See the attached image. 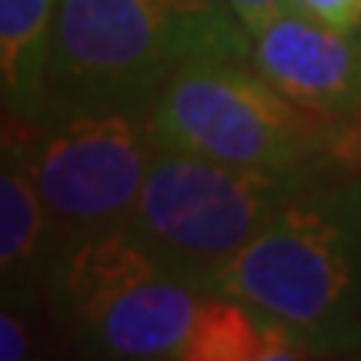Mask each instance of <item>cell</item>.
I'll return each mask as SVG.
<instances>
[{"mask_svg":"<svg viewBox=\"0 0 361 361\" xmlns=\"http://www.w3.org/2000/svg\"><path fill=\"white\" fill-rule=\"evenodd\" d=\"M211 291L281 324L305 351L361 345V184L324 171L224 268Z\"/></svg>","mask_w":361,"mask_h":361,"instance_id":"2","label":"cell"},{"mask_svg":"<svg viewBox=\"0 0 361 361\" xmlns=\"http://www.w3.org/2000/svg\"><path fill=\"white\" fill-rule=\"evenodd\" d=\"M30 174L47 207L51 268L67 247L130 221L157 137L147 111H94L40 128Z\"/></svg>","mask_w":361,"mask_h":361,"instance_id":"5","label":"cell"},{"mask_svg":"<svg viewBox=\"0 0 361 361\" xmlns=\"http://www.w3.org/2000/svg\"><path fill=\"white\" fill-rule=\"evenodd\" d=\"M251 57L284 97L345 117L361 104V34L284 7L251 34Z\"/></svg>","mask_w":361,"mask_h":361,"instance_id":"6","label":"cell"},{"mask_svg":"<svg viewBox=\"0 0 361 361\" xmlns=\"http://www.w3.org/2000/svg\"><path fill=\"white\" fill-rule=\"evenodd\" d=\"M231 13L241 20L247 34H255L258 27H264L274 17V13H281L284 7H291V0H224Z\"/></svg>","mask_w":361,"mask_h":361,"instance_id":"11","label":"cell"},{"mask_svg":"<svg viewBox=\"0 0 361 361\" xmlns=\"http://www.w3.org/2000/svg\"><path fill=\"white\" fill-rule=\"evenodd\" d=\"M291 7L341 30L361 27V0H291Z\"/></svg>","mask_w":361,"mask_h":361,"instance_id":"10","label":"cell"},{"mask_svg":"<svg viewBox=\"0 0 361 361\" xmlns=\"http://www.w3.org/2000/svg\"><path fill=\"white\" fill-rule=\"evenodd\" d=\"M318 174L234 168L157 144L128 228L168 271L211 291L214 274Z\"/></svg>","mask_w":361,"mask_h":361,"instance_id":"4","label":"cell"},{"mask_svg":"<svg viewBox=\"0 0 361 361\" xmlns=\"http://www.w3.org/2000/svg\"><path fill=\"white\" fill-rule=\"evenodd\" d=\"M61 0H0V74L7 114L37 128L47 104Z\"/></svg>","mask_w":361,"mask_h":361,"instance_id":"8","label":"cell"},{"mask_svg":"<svg viewBox=\"0 0 361 361\" xmlns=\"http://www.w3.org/2000/svg\"><path fill=\"white\" fill-rule=\"evenodd\" d=\"M0 268L4 291L24 298L40 274H51V224L30 174V154L4 141L0 171Z\"/></svg>","mask_w":361,"mask_h":361,"instance_id":"9","label":"cell"},{"mask_svg":"<svg viewBox=\"0 0 361 361\" xmlns=\"http://www.w3.org/2000/svg\"><path fill=\"white\" fill-rule=\"evenodd\" d=\"M30 348L27 341V331H24V322L13 318L11 311L0 314V358L4 361H20Z\"/></svg>","mask_w":361,"mask_h":361,"instance_id":"12","label":"cell"},{"mask_svg":"<svg viewBox=\"0 0 361 361\" xmlns=\"http://www.w3.org/2000/svg\"><path fill=\"white\" fill-rule=\"evenodd\" d=\"M251 54L224 0H61L37 128L94 111H147L191 61Z\"/></svg>","mask_w":361,"mask_h":361,"instance_id":"1","label":"cell"},{"mask_svg":"<svg viewBox=\"0 0 361 361\" xmlns=\"http://www.w3.org/2000/svg\"><path fill=\"white\" fill-rule=\"evenodd\" d=\"M157 144L278 174L331 171L341 117L284 97L251 54L184 64L151 104Z\"/></svg>","mask_w":361,"mask_h":361,"instance_id":"3","label":"cell"},{"mask_svg":"<svg viewBox=\"0 0 361 361\" xmlns=\"http://www.w3.org/2000/svg\"><path fill=\"white\" fill-rule=\"evenodd\" d=\"M207 298L211 291L201 284L174 271H157L101 305L87 322L78 324V331L90 348L111 358L184 361Z\"/></svg>","mask_w":361,"mask_h":361,"instance_id":"7","label":"cell"}]
</instances>
